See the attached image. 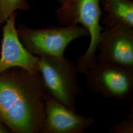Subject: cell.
<instances>
[{
  "label": "cell",
  "mask_w": 133,
  "mask_h": 133,
  "mask_svg": "<svg viewBox=\"0 0 133 133\" xmlns=\"http://www.w3.org/2000/svg\"><path fill=\"white\" fill-rule=\"evenodd\" d=\"M108 15L104 19L107 27L124 25L133 27L132 0H100Z\"/></svg>",
  "instance_id": "9"
},
{
  "label": "cell",
  "mask_w": 133,
  "mask_h": 133,
  "mask_svg": "<svg viewBox=\"0 0 133 133\" xmlns=\"http://www.w3.org/2000/svg\"><path fill=\"white\" fill-rule=\"evenodd\" d=\"M45 117L41 133H82L95 122L93 116L78 114L54 98L46 91Z\"/></svg>",
  "instance_id": "8"
},
{
  "label": "cell",
  "mask_w": 133,
  "mask_h": 133,
  "mask_svg": "<svg viewBox=\"0 0 133 133\" xmlns=\"http://www.w3.org/2000/svg\"><path fill=\"white\" fill-rule=\"evenodd\" d=\"M59 2H60L61 4H62V3H63L64 2H65L66 0H58Z\"/></svg>",
  "instance_id": "13"
},
{
  "label": "cell",
  "mask_w": 133,
  "mask_h": 133,
  "mask_svg": "<svg viewBox=\"0 0 133 133\" xmlns=\"http://www.w3.org/2000/svg\"><path fill=\"white\" fill-rule=\"evenodd\" d=\"M46 90L39 72L19 67L0 73V121L14 133H41Z\"/></svg>",
  "instance_id": "1"
},
{
  "label": "cell",
  "mask_w": 133,
  "mask_h": 133,
  "mask_svg": "<svg viewBox=\"0 0 133 133\" xmlns=\"http://www.w3.org/2000/svg\"><path fill=\"white\" fill-rule=\"evenodd\" d=\"M130 103V111L127 117L119 123L111 127L109 132L111 133H133V100Z\"/></svg>",
  "instance_id": "11"
},
{
  "label": "cell",
  "mask_w": 133,
  "mask_h": 133,
  "mask_svg": "<svg viewBox=\"0 0 133 133\" xmlns=\"http://www.w3.org/2000/svg\"><path fill=\"white\" fill-rule=\"evenodd\" d=\"M17 12L10 15L3 26L0 73L19 67L32 74L39 72V58L31 54L21 43L16 27Z\"/></svg>",
  "instance_id": "7"
},
{
  "label": "cell",
  "mask_w": 133,
  "mask_h": 133,
  "mask_svg": "<svg viewBox=\"0 0 133 133\" xmlns=\"http://www.w3.org/2000/svg\"><path fill=\"white\" fill-rule=\"evenodd\" d=\"M97 62L133 67V27L124 25L107 27L97 45Z\"/></svg>",
  "instance_id": "6"
},
{
  "label": "cell",
  "mask_w": 133,
  "mask_h": 133,
  "mask_svg": "<svg viewBox=\"0 0 133 133\" xmlns=\"http://www.w3.org/2000/svg\"><path fill=\"white\" fill-rule=\"evenodd\" d=\"M39 72L48 93L67 107L76 110V96L81 90L78 85L76 64L65 57L41 56Z\"/></svg>",
  "instance_id": "4"
},
{
  "label": "cell",
  "mask_w": 133,
  "mask_h": 133,
  "mask_svg": "<svg viewBox=\"0 0 133 133\" xmlns=\"http://www.w3.org/2000/svg\"><path fill=\"white\" fill-rule=\"evenodd\" d=\"M16 29L24 47L37 57H64L66 47L71 42L82 37L89 36L85 28L77 24L34 29L20 24Z\"/></svg>",
  "instance_id": "3"
},
{
  "label": "cell",
  "mask_w": 133,
  "mask_h": 133,
  "mask_svg": "<svg viewBox=\"0 0 133 133\" xmlns=\"http://www.w3.org/2000/svg\"><path fill=\"white\" fill-rule=\"evenodd\" d=\"M11 133V132L9 128L1 121H0V133Z\"/></svg>",
  "instance_id": "12"
},
{
  "label": "cell",
  "mask_w": 133,
  "mask_h": 133,
  "mask_svg": "<svg viewBox=\"0 0 133 133\" xmlns=\"http://www.w3.org/2000/svg\"><path fill=\"white\" fill-rule=\"evenodd\" d=\"M27 0H0V29L11 14L17 10H28Z\"/></svg>",
  "instance_id": "10"
},
{
  "label": "cell",
  "mask_w": 133,
  "mask_h": 133,
  "mask_svg": "<svg viewBox=\"0 0 133 133\" xmlns=\"http://www.w3.org/2000/svg\"><path fill=\"white\" fill-rule=\"evenodd\" d=\"M84 74L92 92L109 99L133 100V67L96 62Z\"/></svg>",
  "instance_id": "5"
},
{
  "label": "cell",
  "mask_w": 133,
  "mask_h": 133,
  "mask_svg": "<svg viewBox=\"0 0 133 133\" xmlns=\"http://www.w3.org/2000/svg\"><path fill=\"white\" fill-rule=\"evenodd\" d=\"M100 0H66L56 11L58 20L65 25L80 24L88 31L89 45L76 61L78 72L85 74L96 63V53L103 27L100 25Z\"/></svg>",
  "instance_id": "2"
}]
</instances>
